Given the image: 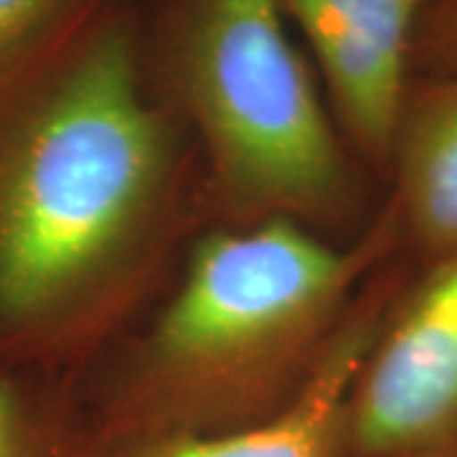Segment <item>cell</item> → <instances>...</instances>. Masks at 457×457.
Listing matches in <instances>:
<instances>
[{"label":"cell","mask_w":457,"mask_h":457,"mask_svg":"<svg viewBox=\"0 0 457 457\" xmlns=\"http://www.w3.org/2000/svg\"><path fill=\"white\" fill-rule=\"evenodd\" d=\"M82 3L84 0H0V66Z\"/></svg>","instance_id":"30bf717a"},{"label":"cell","mask_w":457,"mask_h":457,"mask_svg":"<svg viewBox=\"0 0 457 457\" xmlns=\"http://www.w3.org/2000/svg\"><path fill=\"white\" fill-rule=\"evenodd\" d=\"M0 457H99L95 432L36 369L0 363Z\"/></svg>","instance_id":"ba28073f"},{"label":"cell","mask_w":457,"mask_h":457,"mask_svg":"<svg viewBox=\"0 0 457 457\" xmlns=\"http://www.w3.org/2000/svg\"><path fill=\"white\" fill-rule=\"evenodd\" d=\"M308 38L333 112L374 161H392L411 46L432 0H279Z\"/></svg>","instance_id":"5b68a950"},{"label":"cell","mask_w":457,"mask_h":457,"mask_svg":"<svg viewBox=\"0 0 457 457\" xmlns=\"http://www.w3.org/2000/svg\"><path fill=\"white\" fill-rule=\"evenodd\" d=\"M285 21L279 0H179L165 66L228 201L300 224L341 206L348 170Z\"/></svg>","instance_id":"3957f363"},{"label":"cell","mask_w":457,"mask_h":457,"mask_svg":"<svg viewBox=\"0 0 457 457\" xmlns=\"http://www.w3.org/2000/svg\"><path fill=\"white\" fill-rule=\"evenodd\" d=\"M457 74V0H432L411 46V79Z\"/></svg>","instance_id":"9c48e42d"},{"label":"cell","mask_w":457,"mask_h":457,"mask_svg":"<svg viewBox=\"0 0 457 457\" xmlns=\"http://www.w3.org/2000/svg\"><path fill=\"white\" fill-rule=\"evenodd\" d=\"M173 135L128 0H84L0 66V363L79 336L168 194Z\"/></svg>","instance_id":"6da1fadb"},{"label":"cell","mask_w":457,"mask_h":457,"mask_svg":"<svg viewBox=\"0 0 457 457\" xmlns=\"http://www.w3.org/2000/svg\"><path fill=\"white\" fill-rule=\"evenodd\" d=\"M343 455L457 457V249L381 328L348 404Z\"/></svg>","instance_id":"277c9868"},{"label":"cell","mask_w":457,"mask_h":457,"mask_svg":"<svg viewBox=\"0 0 457 457\" xmlns=\"http://www.w3.org/2000/svg\"><path fill=\"white\" fill-rule=\"evenodd\" d=\"M376 242L341 252L290 219H260L198 242L176 295L137 353L112 450L254 422L333 320Z\"/></svg>","instance_id":"7a4b0ae2"},{"label":"cell","mask_w":457,"mask_h":457,"mask_svg":"<svg viewBox=\"0 0 457 457\" xmlns=\"http://www.w3.org/2000/svg\"><path fill=\"white\" fill-rule=\"evenodd\" d=\"M378 333L376 312L353 318L293 396L267 417L219 432L137 442L110 457H341L348 404Z\"/></svg>","instance_id":"8992f818"},{"label":"cell","mask_w":457,"mask_h":457,"mask_svg":"<svg viewBox=\"0 0 457 457\" xmlns=\"http://www.w3.org/2000/svg\"><path fill=\"white\" fill-rule=\"evenodd\" d=\"M399 212L437 257L457 249V74L411 79L394 137Z\"/></svg>","instance_id":"52a82bcc"}]
</instances>
